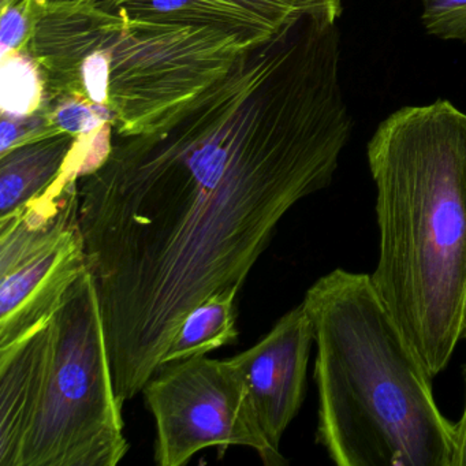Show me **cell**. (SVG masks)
I'll return each mask as SVG.
<instances>
[{"label": "cell", "mask_w": 466, "mask_h": 466, "mask_svg": "<svg viewBox=\"0 0 466 466\" xmlns=\"http://www.w3.org/2000/svg\"><path fill=\"white\" fill-rule=\"evenodd\" d=\"M353 132L331 66L275 36L80 179L116 397L143 392L185 316L244 286L286 214L326 189Z\"/></svg>", "instance_id": "cell-1"}, {"label": "cell", "mask_w": 466, "mask_h": 466, "mask_svg": "<svg viewBox=\"0 0 466 466\" xmlns=\"http://www.w3.org/2000/svg\"><path fill=\"white\" fill-rule=\"evenodd\" d=\"M380 233L373 285L431 378L466 331V113L406 106L367 147Z\"/></svg>", "instance_id": "cell-2"}, {"label": "cell", "mask_w": 466, "mask_h": 466, "mask_svg": "<svg viewBox=\"0 0 466 466\" xmlns=\"http://www.w3.org/2000/svg\"><path fill=\"white\" fill-rule=\"evenodd\" d=\"M302 304L315 331L318 441L338 466H452L455 424L372 277L337 268Z\"/></svg>", "instance_id": "cell-3"}, {"label": "cell", "mask_w": 466, "mask_h": 466, "mask_svg": "<svg viewBox=\"0 0 466 466\" xmlns=\"http://www.w3.org/2000/svg\"><path fill=\"white\" fill-rule=\"evenodd\" d=\"M122 408L88 267L47 319L0 348V465H118L130 449Z\"/></svg>", "instance_id": "cell-4"}, {"label": "cell", "mask_w": 466, "mask_h": 466, "mask_svg": "<svg viewBox=\"0 0 466 466\" xmlns=\"http://www.w3.org/2000/svg\"><path fill=\"white\" fill-rule=\"evenodd\" d=\"M23 50L39 64L47 97L92 103L110 114L118 137H130L198 96L248 47L208 26L136 20L89 6L35 10Z\"/></svg>", "instance_id": "cell-5"}, {"label": "cell", "mask_w": 466, "mask_h": 466, "mask_svg": "<svg viewBox=\"0 0 466 466\" xmlns=\"http://www.w3.org/2000/svg\"><path fill=\"white\" fill-rule=\"evenodd\" d=\"M143 394L157 424L155 461L159 465H185L209 447L225 455L233 446L255 450L268 466L288 463L267 441L233 357L198 356L163 365Z\"/></svg>", "instance_id": "cell-6"}, {"label": "cell", "mask_w": 466, "mask_h": 466, "mask_svg": "<svg viewBox=\"0 0 466 466\" xmlns=\"http://www.w3.org/2000/svg\"><path fill=\"white\" fill-rule=\"evenodd\" d=\"M313 342L312 320L301 302L252 348L233 357L247 380L258 424L278 451L283 433L304 403Z\"/></svg>", "instance_id": "cell-7"}, {"label": "cell", "mask_w": 466, "mask_h": 466, "mask_svg": "<svg viewBox=\"0 0 466 466\" xmlns=\"http://www.w3.org/2000/svg\"><path fill=\"white\" fill-rule=\"evenodd\" d=\"M99 7L136 20L208 26L248 48L268 42L302 15L343 13L340 0H111Z\"/></svg>", "instance_id": "cell-8"}, {"label": "cell", "mask_w": 466, "mask_h": 466, "mask_svg": "<svg viewBox=\"0 0 466 466\" xmlns=\"http://www.w3.org/2000/svg\"><path fill=\"white\" fill-rule=\"evenodd\" d=\"M86 268V239L76 223L0 275V348L47 319Z\"/></svg>", "instance_id": "cell-9"}, {"label": "cell", "mask_w": 466, "mask_h": 466, "mask_svg": "<svg viewBox=\"0 0 466 466\" xmlns=\"http://www.w3.org/2000/svg\"><path fill=\"white\" fill-rule=\"evenodd\" d=\"M76 137L54 132L0 154V218L45 192L61 173Z\"/></svg>", "instance_id": "cell-10"}, {"label": "cell", "mask_w": 466, "mask_h": 466, "mask_svg": "<svg viewBox=\"0 0 466 466\" xmlns=\"http://www.w3.org/2000/svg\"><path fill=\"white\" fill-rule=\"evenodd\" d=\"M242 286H230L207 297L182 320L162 367L192 357L207 356L209 351L231 345L238 339L237 296Z\"/></svg>", "instance_id": "cell-11"}, {"label": "cell", "mask_w": 466, "mask_h": 466, "mask_svg": "<svg viewBox=\"0 0 466 466\" xmlns=\"http://www.w3.org/2000/svg\"><path fill=\"white\" fill-rule=\"evenodd\" d=\"M0 58L2 116L26 118L39 113L47 99L39 64L26 50L13 51Z\"/></svg>", "instance_id": "cell-12"}, {"label": "cell", "mask_w": 466, "mask_h": 466, "mask_svg": "<svg viewBox=\"0 0 466 466\" xmlns=\"http://www.w3.org/2000/svg\"><path fill=\"white\" fill-rule=\"evenodd\" d=\"M53 127L67 135H92L106 124L113 125L110 114L75 96L47 97L42 108Z\"/></svg>", "instance_id": "cell-13"}, {"label": "cell", "mask_w": 466, "mask_h": 466, "mask_svg": "<svg viewBox=\"0 0 466 466\" xmlns=\"http://www.w3.org/2000/svg\"><path fill=\"white\" fill-rule=\"evenodd\" d=\"M421 24L431 36L466 43V0H420Z\"/></svg>", "instance_id": "cell-14"}, {"label": "cell", "mask_w": 466, "mask_h": 466, "mask_svg": "<svg viewBox=\"0 0 466 466\" xmlns=\"http://www.w3.org/2000/svg\"><path fill=\"white\" fill-rule=\"evenodd\" d=\"M32 13L35 10L59 9V7L102 6L111 0H28Z\"/></svg>", "instance_id": "cell-15"}, {"label": "cell", "mask_w": 466, "mask_h": 466, "mask_svg": "<svg viewBox=\"0 0 466 466\" xmlns=\"http://www.w3.org/2000/svg\"><path fill=\"white\" fill-rule=\"evenodd\" d=\"M463 338H466V331ZM454 444V463H452V466H466V405L463 409L462 417L455 424Z\"/></svg>", "instance_id": "cell-16"}]
</instances>
